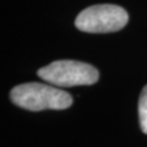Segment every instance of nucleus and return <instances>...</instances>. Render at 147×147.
I'll return each instance as SVG.
<instances>
[{
    "label": "nucleus",
    "mask_w": 147,
    "mask_h": 147,
    "mask_svg": "<svg viewBox=\"0 0 147 147\" xmlns=\"http://www.w3.org/2000/svg\"><path fill=\"white\" fill-rule=\"evenodd\" d=\"M43 81L57 87L90 86L99 79L94 66L77 60H57L37 71Z\"/></svg>",
    "instance_id": "nucleus-2"
},
{
    "label": "nucleus",
    "mask_w": 147,
    "mask_h": 147,
    "mask_svg": "<svg viewBox=\"0 0 147 147\" xmlns=\"http://www.w3.org/2000/svg\"><path fill=\"white\" fill-rule=\"evenodd\" d=\"M127 21L129 15L121 6L99 4L82 10L76 17L75 26L87 33H110L124 28Z\"/></svg>",
    "instance_id": "nucleus-3"
},
{
    "label": "nucleus",
    "mask_w": 147,
    "mask_h": 147,
    "mask_svg": "<svg viewBox=\"0 0 147 147\" xmlns=\"http://www.w3.org/2000/svg\"><path fill=\"white\" fill-rule=\"evenodd\" d=\"M10 99L17 107L31 112L63 110L71 107L74 102L71 94L64 90L39 82H27L15 86L10 91Z\"/></svg>",
    "instance_id": "nucleus-1"
},
{
    "label": "nucleus",
    "mask_w": 147,
    "mask_h": 147,
    "mask_svg": "<svg viewBox=\"0 0 147 147\" xmlns=\"http://www.w3.org/2000/svg\"><path fill=\"white\" fill-rule=\"evenodd\" d=\"M139 119L142 132L147 134V85L142 88L139 98Z\"/></svg>",
    "instance_id": "nucleus-4"
}]
</instances>
